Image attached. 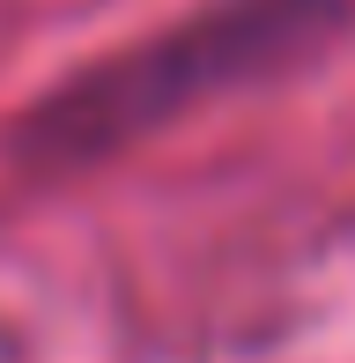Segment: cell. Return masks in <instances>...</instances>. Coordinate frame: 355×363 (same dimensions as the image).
I'll return each instance as SVG.
<instances>
[{
	"label": "cell",
	"instance_id": "cell-1",
	"mask_svg": "<svg viewBox=\"0 0 355 363\" xmlns=\"http://www.w3.org/2000/svg\"><path fill=\"white\" fill-rule=\"evenodd\" d=\"M341 15H355V0H230L222 15L178 30V38L149 45V52L96 67L89 82H74L52 111H37V141L52 148H104L134 126H156L163 111L192 104V96L222 89V82L274 67L281 52L326 38Z\"/></svg>",
	"mask_w": 355,
	"mask_h": 363
}]
</instances>
